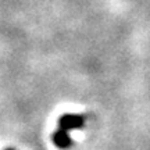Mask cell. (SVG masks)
Instances as JSON below:
<instances>
[{
    "instance_id": "obj_1",
    "label": "cell",
    "mask_w": 150,
    "mask_h": 150,
    "mask_svg": "<svg viewBox=\"0 0 150 150\" xmlns=\"http://www.w3.org/2000/svg\"><path fill=\"white\" fill-rule=\"evenodd\" d=\"M60 128L65 129L70 132L71 129H79L83 127L85 124V118L82 115H78V114H65L60 118Z\"/></svg>"
},
{
    "instance_id": "obj_2",
    "label": "cell",
    "mask_w": 150,
    "mask_h": 150,
    "mask_svg": "<svg viewBox=\"0 0 150 150\" xmlns=\"http://www.w3.org/2000/svg\"><path fill=\"white\" fill-rule=\"evenodd\" d=\"M53 143L59 149H70L72 146V139H71L68 131L60 128L59 131H56L53 134Z\"/></svg>"
},
{
    "instance_id": "obj_3",
    "label": "cell",
    "mask_w": 150,
    "mask_h": 150,
    "mask_svg": "<svg viewBox=\"0 0 150 150\" xmlns=\"http://www.w3.org/2000/svg\"><path fill=\"white\" fill-rule=\"evenodd\" d=\"M7 150H14V149H7Z\"/></svg>"
}]
</instances>
